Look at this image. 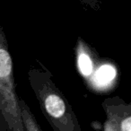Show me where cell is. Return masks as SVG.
Returning a JSON list of instances; mask_svg holds the SVG:
<instances>
[{"mask_svg": "<svg viewBox=\"0 0 131 131\" xmlns=\"http://www.w3.org/2000/svg\"><path fill=\"white\" fill-rule=\"evenodd\" d=\"M0 131H24L19 98L15 90L13 62L7 41L0 28Z\"/></svg>", "mask_w": 131, "mask_h": 131, "instance_id": "7a4b0ae2", "label": "cell"}, {"mask_svg": "<svg viewBox=\"0 0 131 131\" xmlns=\"http://www.w3.org/2000/svg\"><path fill=\"white\" fill-rule=\"evenodd\" d=\"M29 80L42 112L54 131H81L73 110L56 87L49 72L31 68Z\"/></svg>", "mask_w": 131, "mask_h": 131, "instance_id": "6da1fadb", "label": "cell"}, {"mask_svg": "<svg viewBox=\"0 0 131 131\" xmlns=\"http://www.w3.org/2000/svg\"><path fill=\"white\" fill-rule=\"evenodd\" d=\"M78 67L80 72L85 77L93 73V63L91 58L84 50H80L78 53Z\"/></svg>", "mask_w": 131, "mask_h": 131, "instance_id": "5b68a950", "label": "cell"}, {"mask_svg": "<svg viewBox=\"0 0 131 131\" xmlns=\"http://www.w3.org/2000/svg\"><path fill=\"white\" fill-rule=\"evenodd\" d=\"M116 77V70L111 65L102 66L96 72L95 80L100 85H107Z\"/></svg>", "mask_w": 131, "mask_h": 131, "instance_id": "277c9868", "label": "cell"}, {"mask_svg": "<svg viewBox=\"0 0 131 131\" xmlns=\"http://www.w3.org/2000/svg\"><path fill=\"white\" fill-rule=\"evenodd\" d=\"M21 118L23 121L24 131H40V126L37 123L34 116L24 100L19 99Z\"/></svg>", "mask_w": 131, "mask_h": 131, "instance_id": "3957f363", "label": "cell"}]
</instances>
